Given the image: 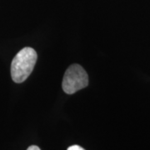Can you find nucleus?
<instances>
[{"label":"nucleus","mask_w":150,"mask_h":150,"mask_svg":"<svg viewBox=\"0 0 150 150\" xmlns=\"http://www.w3.org/2000/svg\"><path fill=\"white\" fill-rule=\"evenodd\" d=\"M37 59V53L33 48H22L15 55L11 64V76L13 82L21 83L26 80L31 74Z\"/></svg>","instance_id":"obj_1"},{"label":"nucleus","mask_w":150,"mask_h":150,"mask_svg":"<svg viewBox=\"0 0 150 150\" xmlns=\"http://www.w3.org/2000/svg\"><path fill=\"white\" fill-rule=\"evenodd\" d=\"M88 84V76L84 69L79 64L69 67L63 79V89L68 94H73Z\"/></svg>","instance_id":"obj_2"},{"label":"nucleus","mask_w":150,"mask_h":150,"mask_svg":"<svg viewBox=\"0 0 150 150\" xmlns=\"http://www.w3.org/2000/svg\"><path fill=\"white\" fill-rule=\"evenodd\" d=\"M68 150H85L84 149H83L82 147L79 146V145H73L70 146L69 148L68 149Z\"/></svg>","instance_id":"obj_3"},{"label":"nucleus","mask_w":150,"mask_h":150,"mask_svg":"<svg viewBox=\"0 0 150 150\" xmlns=\"http://www.w3.org/2000/svg\"><path fill=\"white\" fill-rule=\"evenodd\" d=\"M27 150H40V149L38 147V146H35V145H32L30 147L28 148Z\"/></svg>","instance_id":"obj_4"}]
</instances>
